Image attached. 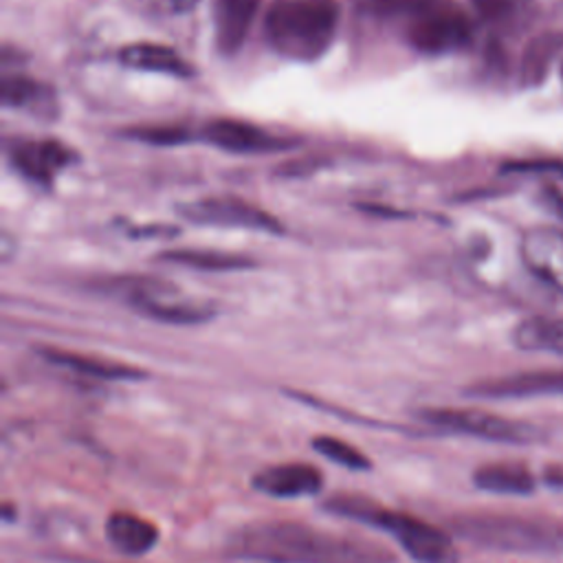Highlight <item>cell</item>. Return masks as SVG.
<instances>
[{"instance_id":"18","label":"cell","mask_w":563,"mask_h":563,"mask_svg":"<svg viewBox=\"0 0 563 563\" xmlns=\"http://www.w3.org/2000/svg\"><path fill=\"white\" fill-rule=\"evenodd\" d=\"M473 484L499 495H528L534 490V475L523 464L495 462L484 464L473 473Z\"/></svg>"},{"instance_id":"20","label":"cell","mask_w":563,"mask_h":563,"mask_svg":"<svg viewBox=\"0 0 563 563\" xmlns=\"http://www.w3.org/2000/svg\"><path fill=\"white\" fill-rule=\"evenodd\" d=\"M161 260L183 264V266H194L200 271H235V268H246L253 264L244 255L220 253V251H200V249L169 251V253H163Z\"/></svg>"},{"instance_id":"8","label":"cell","mask_w":563,"mask_h":563,"mask_svg":"<svg viewBox=\"0 0 563 563\" xmlns=\"http://www.w3.org/2000/svg\"><path fill=\"white\" fill-rule=\"evenodd\" d=\"M323 486V475L317 466L306 462H286L262 468L253 477V488L268 497L295 499L317 495Z\"/></svg>"},{"instance_id":"21","label":"cell","mask_w":563,"mask_h":563,"mask_svg":"<svg viewBox=\"0 0 563 563\" xmlns=\"http://www.w3.org/2000/svg\"><path fill=\"white\" fill-rule=\"evenodd\" d=\"M559 51H561V37L554 33L532 40L523 57V79L528 84H539L545 77L550 62L559 55Z\"/></svg>"},{"instance_id":"2","label":"cell","mask_w":563,"mask_h":563,"mask_svg":"<svg viewBox=\"0 0 563 563\" xmlns=\"http://www.w3.org/2000/svg\"><path fill=\"white\" fill-rule=\"evenodd\" d=\"M336 24L334 0H275L264 20V35L277 55L314 62L330 48Z\"/></svg>"},{"instance_id":"7","label":"cell","mask_w":563,"mask_h":563,"mask_svg":"<svg viewBox=\"0 0 563 563\" xmlns=\"http://www.w3.org/2000/svg\"><path fill=\"white\" fill-rule=\"evenodd\" d=\"M180 213L198 224H216V227H240L253 231L282 233L284 227L268 211L233 196H211L196 202H187L180 207Z\"/></svg>"},{"instance_id":"11","label":"cell","mask_w":563,"mask_h":563,"mask_svg":"<svg viewBox=\"0 0 563 563\" xmlns=\"http://www.w3.org/2000/svg\"><path fill=\"white\" fill-rule=\"evenodd\" d=\"M70 161L73 152L57 141H22L11 147L13 167L40 185H51Z\"/></svg>"},{"instance_id":"4","label":"cell","mask_w":563,"mask_h":563,"mask_svg":"<svg viewBox=\"0 0 563 563\" xmlns=\"http://www.w3.org/2000/svg\"><path fill=\"white\" fill-rule=\"evenodd\" d=\"M376 13L398 18L407 42L427 55L464 48L473 37V22L453 0H372Z\"/></svg>"},{"instance_id":"5","label":"cell","mask_w":563,"mask_h":563,"mask_svg":"<svg viewBox=\"0 0 563 563\" xmlns=\"http://www.w3.org/2000/svg\"><path fill=\"white\" fill-rule=\"evenodd\" d=\"M453 528L460 537L479 543L484 548L510 550V552H561L563 526L528 519L515 515H462L455 517Z\"/></svg>"},{"instance_id":"14","label":"cell","mask_w":563,"mask_h":563,"mask_svg":"<svg viewBox=\"0 0 563 563\" xmlns=\"http://www.w3.org/2000/svg\"><path fill=\"white\" fill-rule=\"evenodd\" d=\"M260 9V0H216V42L224 55L235 53Z\"/></svg>"},{"instance_id":"19","label":"cell","mask_w":563,"mask_h":563,"mask_svg":"<svg viewBox=\"0 0 563 563\" xmlns=\"http://www.w3.org/2000/svg\"><path fill=\"white\" fill-rule=\"evenodd\" d=\"M515 345L530 352L563 354V317H532L512 332Z\"/></svg>"},{"instance_id":"3","label":"cell","mask_w":563,"mask_h":563,"mask_svg":"<svg viewBox=\"0 0 563 563\" xmlns=\"http://www.w3.org/2000/svg\"><path fill=\"white\" fill-rule=\"evenodd\" d=\"M325 512L369 523L389 532L416 563H457L460 554L451 537L411 515H400L361 495H334L323 504Z\"/></svg>"},{"instance_id":"24","label":"cell","mask_w":563,"mask_h":563,"mask_svg":"<svg viewBox=\"0 0 563 563\" xmlns=\"http://www.w3.org/2000/svg\"><path fill=\"white\" fill-rule=\"evenodd\" d=\"M475 9L490 22H504L517 18L530 0H473Z\"/></svg>"},{"instance_id":"12","label":"cell","mask_w":563,"mask_h":563,"mask_svg":"<svg viewBox=\"0 0 563 563\" xmlns=\"http://www.w3.org/2000/svg\"><path fill=\"white\" fill-rule=\"evenodd\" d=\"M471 396L479 398H528L563 394V369L552 372H523L482 380L468 387Z\"/></svg>"},{"instance_id":"16","label":"cell","mask_w":563,"mask_h":563,"mask_svg":"<svg viewBox=\"0 0 563 563\" xmlns=\"http://www.w3.org/2000/svg\"><path fill=\"white\" fill-rule=\"evenodd\" d=\"M121 62L130 68L139 70H152V73H165V75H178L189 77L191 66L169 46L154 44V42H136L121 51Z\"/></svg>"},{"instance_id":"26","label":"cell","mask_w":563,"mask_h":563,"mask_svg":"<svg viewBox=\"0 0 563 563\" xmlns=\"http://www.w3.org/2000/svg\"><path fill=\"white\" fill-rule=\"evenodd\" d=\"M174 2V7L178 9V11H187L189 7H194L198 0H172Z\"/></svg>"},{"instance_id":"27","label":"cell","mask_w":563,"mask_h":563,"mask_svg":"<svg viewBox=\"0 0 563 563\" xmlns=\"http://www.w3.org/2000/svg\"><path fill=\"white\" fill-rule=\"evenodd\" d=\"M552 202H554V207H556V209H559V213H561V216H563V196H561V194H556V191H554V194H552Z\"/></svg>"},{"instance_id":"25","label":"cell","mask_w":563,"mask_h":563,"mask_svg":"<svg viewBox=\"0 0 563 563\" xmlns=\"http://www.w3.org/2000/svg\"><path fill=\"white\" fill-rule=\"evenodd\" d=\"M132 136H136L139 141L154 143V145H174V143H185L191 134L178 125H169V128L158 125V128H141Z\"/></svg>"},{"instance_id":"1","label":"cell","mask_w":563,"mask_h":563,"mask_svg":"<svg viewBox=\"0 0 563 563\" xmlns=\"http://www.w3.org/2000/svg\"><path fill=\"white\" fill-rule=\"evenodd\" d=\"M229 550L262 563H394V554L378 543L297 521L251 523L231 539Z\"/></svg>"},{"instance_id":"23","label":"cell","mask_w":563,"mask_h":563,"mask_svg":"<svg viewBox=\"0 0 563 563\" xmlns=\"http://www.w3.org/2000/svg\"><path fill=\"white\" fill-rule=\"evenodd\" d=\"M2 103L4 106H13V108H22V106H33L40 99H44V90L37 81L22 77V75H7L2 79Z\"/></svg>"},{"instance_id":"10","label":"cell","mask_w":563,"mask_h":563,"mask_svg":"<svg viewBox=\"0 0 563 563\" xmlns=\"http://www.w3.org/2000/svg\"><path fill=\"white\" fill-rule=\"evenodd\" d=\"M202 139L227 152H277L292 141L275 136L253 123L235 119H213L202 128Z\"/></svg>"},{"instance_id":"13","label":"cell","mask_w":563,"mask_h":563,"mask_svg":"<svg viewBox=\"0 0 563 563\" xmlns=\"http://www.w3.org/2000/svg\"><path fill=\"white\" fill-rule=\"evenodd\" d=\"M40 354L59 367L73 369L77 374L90 376V378H101V380H141L145 378V372L125 363L99 358V356H88V354H77L70 350H59V347H40Z\"/></svg>"},{"instance_id":"22","label":"cell","mask_w":563,"mask_h":563,"mask_svg":"<svg viewBox=\"0 0 563 563\" xmlns=\"http://www.w3.org/2000/svg\"><path fill=\"white\" fill-rule=\"evenodd\" d=\"M312 449L317 453H321L323 457H328L330 462L343 466V468H350V471H369L372 468L369 457L365 453H361L356 446L341 440V438L317 435L312 440Z\"/></svg>"},{"instance_id":"17","label":"cell","mask_w":563,"mask_h":563,"mask_svg":"<svg viewBox=\"0 0 563 563\" xmlns=\"http://www.w3.org/2000/svg\"><path fill=\"white\" fill-rule=\"evenodd\" d=\"M130 301L139 312L165 323H200L213 314L209 308H202V306L165 301L154 292V288H143V286L130 292Z\"/></svg>"},{"instance_id":"15","label":"cell","mask_w":563,"mask_h":563,"mask_svg":"<svg viewBox=\"0 0 563 563\" xmlns=\"http://www.w3.org/2000/svg\"><path fill=\"white\" fill-rule=\"evenodd\" d=\"M106 537L119 552L128 556H141L156 545L158 528L134 512L119 510L108 517Z\"/></svg>"},{"instance_id":"6","label":"cell","mask_w":563,"mask_h":563,"mask_svg":"<svg viewBox=\"0 0 563 563\" xmlns=\"http://www.w3.org/2000/svg\"><path fill=\"white\" fill-rule=\"evenodd\" d=\"M418 418L424 420L427 424L440 427L444 431L462 433V435H473L482 440H493V442H530L537 431L523 422L479 411V409H422L418 411Z\"/></svg>"},{"instance_id":"9","label":"cell","mask_w":563,"mask_h":563,"mask_svg":"<svg viewBox=\"0 0 563 563\" xmlns=\"http://www.w3.org/2000/svg\"><path fill=\"white\" fill-rule=\"evenodd\" d=\"M521 257L539 279L563 292V231L552 227L530 229L521 238Z\"/></svg>"}]
</instances>
